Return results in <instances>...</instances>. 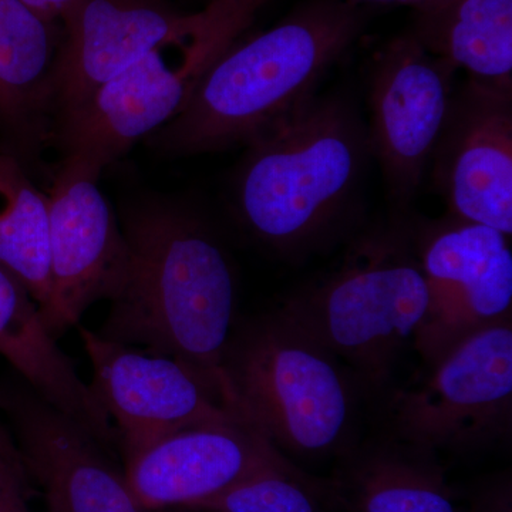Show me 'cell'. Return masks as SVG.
<instances>
[{
  "label": "cell",
  "mask_w": 512,
  "mask_h": 512,
  "mask_svg": "<svg viewBox=\"0 0 512 512\" xmlns=\"http://www.w3.org/2000/svg\"><path fill=\"white\" fill-rule=\"evenodd\" d=\"M363 2L376 3H406V5L416 6L417 10L430 8V6L440 5L446 0H363Z\"/></svg>",
  "instance_id": "25"
},
{
  "label": "cell",
  "mask_w": 512,
  "mask_h": 512,
  "mask_svg": "<svg viewBox=\"0 0 512 512\" xmlns=\"http://www.w3.org/2000/svg\"><path fill=\"white\" fill-rule=\"evenodd\" d=\"M365 25L346 0H308L271 29L232 43L183 110L147 138L168 156L247 144L315 96L326 70Z\"/></svg>",
  "instance_id": "2"
},
{
  "label": "cell",
  "mask_w": 512,
  "mask_h": 512,
  "mask_svg": "<svg viewBox=\"0 0 512 512\" xmlns=\"http://www.w3.org/2000/svg\"><path fill=\"white\" fill-rule=\"evenodd\" d=\"M79 335L92 366L90 390L116 430L123 460L178 431L242 419L173 357L103 339L82 326Z\"/></svg>",
  "instance_id": "8"
},
{
  "label": "cell",
  "mask_w": 512,
  "mask_h": 512,
  "mask_svg": "<svg viewBox=\"0 0 512 512\" xmlns=\"http://www.w3.org/2000/svg\"><path fill=\"white\" fill-rule=\"evenodd\" d=\"M433 181L451 217L512 234V89L468 79L451 94Z\"/></svg>",
  "instance_id": "14"
},
{
  "label": "cell",
  "mask_w": 512,
  "mask_h": 512,
  "mask_svg": "<svg viewBox=\"0 0 512 512\" xmlns=\"http://www.w3.org/2000/svg\"><path fill=\"white\" fill-rule=\"evenodd\" d=\"M29 490L22 464L0 458V512H32Z\"/></svg>",
  "instance_id": "22"
},
{
  "label": "cell",
  "mask_w": 512,
  "mask_h": 512,
  "mask_svg": "<svg viewBox=\"0 0 512 512\" xmlns=\"http://www.w3.org/2000/svg\"><path fill=\"white\" fill-rule=\"evenodd\" d=\"M454 70L410 33L377 55L370 73V153L393 200H412L423 183L450 106Z\"/></svg>",
  "instance_id": "10"
},
{
  "label": "cell",
  "mask_w": 512,
  "mask_h": 512,
  "mask_svg": "<svg viewBox=\"0 0 512 512\" xmlns=\"http://www.w3.org/2000/svg\"><path fill=\"white\" fill-rule=\"evenodd\" d=\"M387 400V436L437 454L470 453L510 436L512 320L471 330Z\"/></svg>",
  "instance_id": "7"
},
{
  "label": "cell",
  "mask_w": 512,
  "mask_h": 512,
  "mask_svg": "<svg viewBox=\"0 0 512 512\" xmlns=\"http://www.w3.org/2000/svg\"><path fill=\"white\" fill-rule=\"evenodd\" d=\"M410 35L451 69L512 89V0H446L417 10Z\"/></svg>",
  "instance_id": "19"
},
{
  "label": "cell",
  "mask_w": 512,
  "mask_h": 512,
  "mask_svg": "<svg viewBox=\"0 0 512 512\" xmlns=\"http://www.w3.org/2000/svg\"><path fill=\"white\" fill-rule=\"evenodd\" d=\"M187 512H191V511H187Z\"/></svg>",
  "instance_id": "27"
},
{
  "label": "cell",
  "mask_w": 512,
  "mask_h": 512,
  "mask_svg": "<svg viewBox=\"0 0 512 512\" xmlns=\"http://www.w3.org/2000/svg\"><path fill=\"white\" fill-rule=\"evenodd\" d=\"M429 284L431 306L417 346L433 359L471 330L510 319V237L451 217L423 229L414 245Z\"/></svg>",
  "instance_id": "12"
},
{
  "label": "cell",
  "mask_w": 512,
  "mask_h": 512,
  "mask_svg": "<svg viewBox=\"0 0 512 512\" xmlns=\"http://www.w3.org/2000/svg\"><path fill=\"white\" fill-rule=\"evenodd\" d=\"M99 177L90 165L62 158L47 192L50 292L42 316L56 339L93 303L111 301L126 278V237Z\"/></svg>",
  "instance_id": "9"
},
{
  "label": "cell",
  "mask_w": 512,
  "mask_h": 512,
  "mask_svg": "<svg viewBox=\"0 0 512 512\" xmlns=\"http://www.w3.org/2000/svg\"><path fill=\"white\" fill-rule=\"evenodd\" d=\"M0 412L47 511L148 512L131 494L113 454L19 376L0 382Z\"/></svg>",
  "instance_id": "11"
},
{
  "label": "cell",
  "mask_w": 512,
  "mask_h": 512,
  "mask_svg": "<svg viewBox=\"0 0 512 512\" xmlns=\"http://www.w3.org/2000/svg\"><path fill=\"white\" fill-rule=\"evenodd\" d=\"M120 222L126 278L97 335L173 357L231 409L224 360L238 323L237 284L220 239L197 212L170 201L133 202Z\"/></svg>",
  "instance_id": "1"
},
{
  "label": "cell",
  "mask_w": 512,
  "mask_h": 512,
  "mask_svg": "<svg viewBox=\"0 0 512 512\" xmlns=\"http://www.w3.org/2000/svg\"><path fill=\"white\" fill-rule=\"evenodd\" d=\"M325 501L326 481L289 468L252 478L191 512H328Z\"/></svg>",
  "instance_id": "21"
},
{
  "label": "cell",
  "mask_w": 512,
  "mask_h": 512,
  "mask_svg": "<svg viewBox=\"0 0 512 512\" xmlns=\"http://www.w3.org/2000/svg\"><path fill=\"white\" fill-rule=\"evenodd\" d=\"M430 306L429 284L409 239L383 232L357 242L333 274L279 309L348 367L367 394H382L407 343L419 338Z\"/></svg>",
  "instance_id": "5"
},
{
  "label": "cell",
  "mask_w": 512,
  "mask_h": 512,
  "mask_svg": "<svg viewBox=\"0 0 512 512\" xmlns=\"http://www.w3.org/2000/svg\"><path fill=\"white\" fill-rule=\"evenodd\" d=\"M0 357L39 396L116 453L113 424L77 373L70 357L47 329L39 306L8 269L0 265Z\"/></svg>",
  "instance_id": "17"
},
{
  "label": "cell",
  "mask_w": 512,
  "mask_h": 512,
  "mask_svg": "<svg viewBox=\"0 0 512 512\" xmlns=\"http://www.w3.org/2000/svg\"><path fill=\"white\" fill-rule=\"evenodd\" d=\"M266 0H211L183 29L104 84L79 110L57 123L53 143L103 173L173 120L202 77L251 25Z\"/></svg>",
  "instance_id": "6"
},
{
  "label": "cell",
  "mask_w": 512,
  "mask_h": 512,
  "mask_svg": "<svg viewBox=\"0 0 512 512\" xmlns=\"http://www.w3.org/2000/svg\"><path fill=\"white\" fill-rule=\"evenodd\" d=\"M470 512H478V511L476 510V508H473V510H471Z\"/></svg>",
  "instance_id": "26"
},
{
  "label": "cell",
  "mask_w": 512,
  "mask_h": 512,
  "mask_svg": "<svg viewBox=\"0 0 512 512\" xmlns=\"http://www.w3.org/2000/svg\"><path fill=\"white\" fill-rule=\"evenodd\" d=\"M231 409L282 454L342 458L355 446V375L281 309L237 323L224 360Z\"/></svg>",
  "instance_id": "4"
},
{
  "label": "cell",
  "mask_w": 512,
  "mask_h": 512,
  "mask_svg": "<svg viewBox=\"0 0 512 512\" xmlns=\"http://www.w3.org/2000/svg\"><path fill=\"white\" fill-rule=\"evenodd\" d=\"M0 458L22 464L15 441L2 424H0Z\"/></svg>",
  "instance_id": "24"
},
{
  "label": "cell",
  "mask_w": 512,
  "mask_h": 512,
  "mask_svg": "<svg viewBox=\"0 0 512 512\" xmlns=\"http://www.w3.org/2000/svg\"><path fill=\"white\" fill-rule=\"evenodd\" d=\"M0 265L42 312L50 292L49 195L6 151H0Z\"/></svg>",
  "instance_id": "20"
},
{
  "label": "cell",
  "mask_w": 512,
  "mask_h": 512,
  "mask_svg": "<svg viewBox=\"0 0 512 512\" xmlns=\"http://www.w3.org/2000/svg\"><path fill=\"white\" fill-rule=\"evenodd\" d=\"M296 468L248 421L191 427L124 460V477L148 512L191 511L252 478Z\"/></svg>",
  "instance_id": "13"
},
{
  "label": "cell",
  "mask_w": 512,
  "mask_h": 512,
  "mask_svg": "<svg viewBox=\"0 0 512 512\" xmlns=\"http://www.w3.org/2000/svg\"><path fill=\"white\" fill-rule=\"evenodd\" d=\"M62 35L20 0H0V133L23 164L53 143Z\"/></svg>",
  "instance_id": "16"
},
{
  "label": "cell",
  "mask_w": 512,
  "mask_h": 512,
  "mask_svg": "<svg viewBox=\"0 0 512 512\" xmlns=\"http://www.w3.org/2000/svg\"><path fill=\"white\" fill-rule=\"evenodd\" d=\"M20 2L47 22L62 26L79 0H20Z\"/></svg>",
  "instance_id": "23"
},
{
  "label": "cell",
  "mask_w": 512,
  "mask_h": 512,
  "mask_svg": "<svg viewBox=\"0 0 512 512\" xmlns=\"http://www.w3.org/2000/svg\"><path fill=\"white\" fill-rule=\"evenodd\" d=\"M326 490L348 512H464L437 454L387 434L350 448Z\"/></svg>",
  "instance_id": "18"
},
{
  "label": "cell",
  "mask_w": 512,
  "mask_h": 512,
  "mask_svg": "<svg viewBox=\"0 0 512 512\" xmlns=\"http://www.w3.org/2000/svg\"><path fill=\"white\" fill-rule=\"evenodd\" d=\"M191 18L165 0H79L62 25L56 126Z\"/></svg>",
  "instance_id": "15"
},
{
  "label": "cell",
  "mask_w": 512,
  "mask_h": 512,
  "mask_svg": "<svg viewBox=\"0 0 512 512\" xmlns=\"http://www.w3.org/2000/svg\"><path fill=\"white\" fill-rule=\"evenodd\" d=\"M247 147L235 211L251 237L286 256L312 251L335 231L370 153L366 128L339 96L311 97Z\"/></svg>",
  "instance_id": "3"
}]
</instances>
